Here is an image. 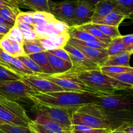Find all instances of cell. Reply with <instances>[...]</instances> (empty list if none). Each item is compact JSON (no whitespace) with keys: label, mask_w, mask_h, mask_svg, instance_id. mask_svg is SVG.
<instances>
[{"label":"cell","mask_w":133,"mask_h":133,"mask_svg":"<svg viewBox=\"0 0 133 133\" xmlns=\"http://www.w3.org/2000/svg\"><path fill=\"white\" fill-rule=\"evenodd\" d=\"M97 94L72 91H61L47 93L36 92L29 95V99L32 103H38L66 109H77L83 105L94 102Z\"/></svg>","instance_id":"1"},{"label":"cell","mask_w":133,"mask_h":133,"mask_svg":"<svg viewBox=\"0 0 133 133\" xmlns=\"http://www.w3.org/2000/svg\"><path fill=\"white\" fill-rule=\"evenodd\" d=\"M73 71L84 84L99 93L114 94L116 91L132 90L133 86L122 83L103 74L100 70L79 72Z\"/></svg>","instance_id":"2"},{"label":"cell","mask_w":133,"mask_h":133,"mask_svg":"<svg viewBox=\"0 0 133 133\" xmlns=\"http://www.w3.org/2000/svg\"><path fill=\"white\" fill-rule=\"evenodd\" d=\"M94 103L113 112H133V96L130 93L105 94L96 95Z\"/></svg>","instance_id":"3"},{"label":"cell","mask_w":133,"mask_h":133,"mask_svg":"<svg viewBox=\"0 0 133 133\" xmlns=\"http://www.w3.org/2000/svg\"><path fill=\"white\" fill-rule=\"evenodd\" d=\"M2 109L0 112V122L14 125L29 127L31 119L25 110L16 101L9 100L0 96Z\"/></svg>","instance_id":"4"},{"label":"cell","mask_w":133,"mask_h":133,"mask_svg":"<svg viewBox=\"0 0 133 133\" xmlns=\"http://www.w3.org/2000/svg\"><path fill=\"white\" fill-rule=\"evenodd\" d=\"M36 75L44 78L61 87L64 91L87 92L90 94H98L94 90L89 88L77 77L71 70L59 74H39Z\"/></svg>","instance_id":"5"},{"label":"cell","mask_w":133,"mask_h":133,"mask_svg":"<svg viewBox=\"0 0 133 133\" xmlns=\"http://www.w3.org/2000/svg\"><path fill=\"white\" fill-rule=\"evenodd\" d=\"M32 110L38 115H42L53 122L61 125L69 131H71V114L76 109L50 106L44 104L33 103Z\"/></svg>","instance_id":"6"},{"label":"cell","mask_w":133,"mask_h":133,"mask_svg":"<svg viewBox=\"0 0 133 133\" xmlns=\"http://www.w3.org/2000/svg\"><path fill=\"white\" fill-rule=\"evenodd\" d=\"M36 93L22 80L0 82V96L11 101L29 99V96Z\"/></svg>","instance_id":"7"},{"label":"cell","mask_w":133,"mask_h":133,"mask_svg":"<svg viewBox=\"0 0 133 133\" xmlns=\"http://www.w3.org/2000/svg\"><path fill=\"white\" fill-rule=\"evenodd\" d=\"M63 49L68 53L70 61L73 65L71 70L73 71L79 72L100 70L98 65L87 58L81 51L72 45L66 44Z\"/></svg>","instance_id":"8"},{"label":"cell","mask_w":133,"mask_h":133,"mask_svg":"<svg viewBox=\"0 0 133 133\" xmlns=\"http://www.w3.org/2000/svg\"><path fill=\"white\" fill-rule=\"evenodd\" d=\"M50 13L56 19L66 22L70 27L74 25L75 1H64L62 2H53L49 1Z\"/></svg>","instance_id":"9"},{"label":"cell","mask_w":133,"mask_h":133,"mask_svg":"<svg viewBox=\"0 0 133 133\" xmlns=\"http://www.w3.org/2000/svg\"><path fill=\"white\" fill-rule=\"evenodd\" d=\"M72 125H82L94 129L116 130L112 123L97 117L74 110L71 114Z\"/></svg>","instance_id":"10"},{"label":"cell","mask_w":133,"mask_h":133,"mask_svg":"<svg viewBox=\"0 0 133 133\" xmlns=\"http://www.w3.org/2000/svg\"><path fill=\"white\" fill-rule=\"evenodd\" d=\"M29 127L36 133H71L61 125L53 122L42 115H38L35 120H31Z\"/></svg>","instance_id":"11"},{"label":"cell","mask_w":133,"mask_h":133,"mask_svg":"<svg viewBox=\"0 0 133 133\" xmlns=\"http://www.w3.org/2000/svg\"><path fill=\"white\" fill-rule=\"evenodd\" d=\"M114 10H119L127 14L131 18L132 17V12L119 5L116 0H99L94 6V13L91 23H96L98 19Z\"/></svg>","instance_id":"12"},{"label":"cell","mask_w":133,"mask_h":133,"mask_svg":"<svg viewBox=\"0 0 133 133\" xmlns=\"http://www.w3.org/2000/svg\"><path fill=\"white\" fill-rule=\"evenodd\" d=\"M21 80L39 93L61 92L63 89L49 81L36 75H23Z\"/></svg>","instance_id":"13"},{"label":"cell","mask_w":133,"mask_h":133,"mask_svg":"<svg viewBox=\"0 0 133 133\" xmlns=\"http://www.w3.org/2000/svg\"><path fill=\"white\" fill-rule=\"evenodd\" d=\"M75 2L73 26H80L90 23L94 13V6L81 1H75Z\"/></svg>","instance_id":"14"},{"label":"cell","mask_w":133,"mask_h":133,"mask_svg":"<svg viewBox=\"0 0 133 133\" xmlns=\"http://www.w3.org/2000/svg\"><path fill=\"white\" fill-rule=\"evenodd\" d=\"M67 44H70V45L74 46V48L79 49L87 58L93 61L94 63L98 65L99 67L103 66L105 62L107 60L108 57H109L107 49H97V48L82 46V45L73 42L70 40H68Z\"/></svg>","instance_id":"15"},{"label":"cell","mask_w":133,"mask_h":133,"mask_svg":"<svg viewBox=\"0 0 133 133\" xmlns=\"http://www.w3.org/2000/svg\"><path fill=\"white\" fill-rule=\"evenodd\" d=\"M70 35L68 32H66L49 38L37 39L36 41L45 49V51H50L59 48H64L67 44Z\"/></svg>","instance_id":"16"},{"label":"cell","mask_w":133,"mask_h":133,"mask_svg":"<svg viewBox=\"0 0 133 133\" xmlns=\"http://www.w3.org/2000/svg\"><path fill=\"white\" fill-rule=\"evenodd\" d=\"M49 63L53 70V74H63L71 70L73 65L71 62H68L64 61L57 56L54 55L52 53H49L48 51H45Z\"/></svg>","instance_id":"17"},{"label":"cell","mask_w":133,"mask_h":133,"mask_svg":"<svg viewBox=\"0 0 133 133\" xmlns=\"http://www.w3.org/2000/svg\"><path fill=\"white\" fill-rule=\"evenodd\" d=\"M126 18H131V17L119 10H114L98 19L94 23L119 27L120 23Z\"/></svg>","instance_id":"18"},{"label":"cell","mask_w":133,"mask_h":133,"mask_svg":"<svg viewBox=\"0 0 133 133\" xmlns=\"http://www.w3.org/2000/svg\"><path fill=\"white\" fill-rule=\"evenodd\" d=\"M0 48L13 57L25 55L22 45L9 40L5 36L0 40Z\"/></svg>","instance_id":"19"},{"label":"cell","mask_w":133,"mask_h":133,"mask_svg":"<svg viewBox=\"0 0 133 133\" xmlns=\"http://www.w3.org/2000/svg\"><path fill=\"white\" fill-rule=\"evenodd\" d=\"M133 51H123L109 56L103 66H119L130 67L129 61Z\"/></svg>","instance_id":"20"},{"label":"cell","mask_w":133,"mask_h":133,"mask_svg":"<svg viewBox=\"0 0 133 133\" xmlns=\"http://www.w3.org/2000/svg\"><path fill=\"white\" fill-rule=\"evenodd\" d=\"M27 57H29L31 59L35 62H36L38 66L42 70L44 74H53V70H52L51 67L49 63L47 56L45 55V51L39 52L36 53H32L27 55Z\"/></svg>","instance_id":"21"},{"label":"cell","mask_w":133,"mask_h":133,"mask_svg":"<svg viewBox=\"0 0 133 133\" xmlns=\"http://www.w3.org/2000/svg\"><path fill=\"white\" fill-rule=\"evenodd\" d=\"M14 25L16 26L22 31L24 40L26 41H33L38 39L32 25L28 24L18 19H16Z\"/></svg>","instance_id":"22"},{"label":"cell","mask_w":133,"mask_h":133,"mask_svg":"<svg viewBox=\"0 0 133 133\" xmlns=\"http://www.w3.org/2000/svg\"><path fill=\"white\" fill-rule=\"evenodd\" d=\"M19 3L33 10L34 12L50 13L49 0H19Z\"/></svg>","instance_id":"23"},{"label":"cell","mask_w":133,"mask_h":133,"mask_svg":"<svg viewBox=\"0 0 133 133\" xmlns=\"http://www.w3.org/2000/svg\"><path fill=\"white\" fill-rule=\"evenodd\" d=\"M72 27H75L76 28L79 29L80 30L86 31L88 33L91 34L92 36L96 37V38L98 39L99 41L102 42L106 43V44H110V42L112 41V39L109 37L107 36L106 35H104L103 33L101 32L98 29L95 27L92 23H88V24L83 25L80 26H72Z\"/></svg>","instance_id":"24"},{"label":"cell","mask_w":133,"mask_h":133,"mask_svg":"<svg viewBox=\"0 0 133 133\" xmlns=\"http://www.w3.org/2000/svg\"><path fill=\"white\" fill-rule=\"evenodd\" d=\"M120 36L112 39L107 48V51L109 56L114 55L123 51H133L132 49H129L124 45L121 40Z\"/></svg>","instance_id":"25"},{"label":"cell","mask_w":133,"mask_h":133,"mask_svg":"<svg viewBox=\"0 0 133 133\" xmlns=\"http://www.w3.org/2000/svg\"><path fill=\"white\" fill-rule=\"evenodd\" d=\"M68 34L70 37L81 41H99L91 34L83 30L79 29L75 27H70Z\"/></svg>","instance_id":"26"},{"label":"cell","mask_w":133,"mask_h":133,"mask_svg":"<svg viewBox=\"0 0 133 133\" xmlns=\"http://www.w3.org/2000/svg\"><path fill=\"white\" fill-rule=\"evenodd\" d=\"M0 132L1 133H36L29 127L14 125L0 122Z\"/></svg>","instance_id":"27"},{"label":"cell","mask_w":133,"mask_h":133,"mask_svg":"<svg viewBox=\"0 0 133 133\" xmlns=\"http://www.w3.org/2000/svg\"><path fill=\"white\" fill-rule=\"evenodd\" d=\"M10 68L12 71L21 75H34L33 73L16 57H12L10 61Z\"/></svg>","instance_id":"28"},{"label":"cell","mask_w":133,"mask_h":133,"mask_svg":"<svg viewBox=\"0 0 133 133\" xmlns=\"http://www.w3.org/2000/svg\"><path fill=\"white\" fill-rule=\"evenodd\" d=\"M92 24L95 27L98 29L102 33L111 38L112 40L121 36L118 27L103 24H97V23H92Z\"/></svg>","instance_id":"29"},{"label":"cell","mask_w":133,"mask_h":133,"mask_svg":"<svg viewBox=\"0 0 133 133\" xmlns=\"http://www.w3.org/2000/svg\"><path fill=\"white\" fill-rule=\"evenodd\" d=\"M22 75L14 72L7 67L0 65V82L21 80Z\"/></svg>","instance_id":"30"},{"label":"cell","mask_w":133,"mask_h":133,"mask_svg":"<svg viewBox=\"0 0 133 133\" xmlns=\"http://www.w3.org/2000/svg\"><path fill=\"white\" fill-rule=\"evenodd\" d=\"M23 51L25 55L32 54V53H39V52L45 51V49L38 43L36 40L33 41H26L25 40L24 42L22 44Z\"/></svg>","instance_id":"31"},{"label":"cell","mask_w":133,"mask_h":133,"mask_svg":"<svg viewBox=\"0 0 133 133\" xmlns=\"http://www.w3.org/2000/svg\"><path fill=\"white\" fill-rule=\"evenodd\" d=\"M100 71L105 75L108 74H118L122 73L133 71L132 67H125L119 66H103L100 67Z\"/></svg>","instance_id":"32"},{"label":"cell","mask_w":133,"mask_h":133,"mask_svg":"<svg viewBox=\"0 0 133 133\" xmlns=\"http://www.w3.org/2000/svg\"><path fill=\"white\" fill-rule=\"evenodd\" d=\"M19 12L16 11L9 8H1L0 9V16L3 18L6 23L14 26L18 14Z\"/></svg>","instance_id":"33"},{"label":"cell","mask_w":133,"mask_h":133,"mask_svg":"<svg viewBox=\"0 0 133 133\" xmlns=\"http://www.w3.org/2000/svg\"><path fill=\"white\" fill-rule=\"evenodd\" d=\"M69 40L77 44L82 45V46L88 47V48H97V49H107L109 44L102 42L101 41H81L70 37Z\"/></svg>","instance_id":"34"},{"label":"cell","mask_w":133,"mask_h":133,"mask_svg":"<svg viewBox=\"0 0 133 133\" xmlns=\"http://www.w3.org/2000/svg\"><path fill=\"white\" fill-rule=\"evenodd\" d=\"M5 36L9 38V40L18 43L21 45H22L25 41L22 31L16 25L12 26L10 31H9V32L5 35Z\"/></svg>","instance_id":"35"},{"label":"cell","mask_w":133,"mask_h":133,"mask_svg":"<svg viewBox=\"0 0 133 133\" xmlns=\"http://www.w3.org/2000/svg\"><path fill=\"white\" fill-rule=\"evenodd\" d=\"M19 60H20L34 74V75H37L39 74H42L43 71L38 66L36 62H34L32 59L29 58V57H27V55H23L20 56V57H17Z\"/></svg>","instance_id":"36"},{"label":"cell","mask_w":133,"mask_h":133,"mask_svg":"<svg viewBox=\"0 0 133 133\" xmlns=\"http://www.w3.org/2000/svg\"><path fill=\"white\" fill-rule=\"evenodd\" d=\"M107 75L114 78L122 83L133 86V71L118 74H108Z\"/></svg>","instance_id":"37"},{"label":"cell","mask_w":133,"mask_h":133,"mask_svg":"<svg viewBox=\"0 0 133 133\" xmlns=\"http://www.w3.org/2000/svg\"><path fill=\"white\" fill-rule=\"evenodd\" d=\"M54 26L56 31L58 35L68 32L69 29H70V26L68 23L64 22H62V21L58 20L57 19L55 22Z\"/></svg>","instance_id":"38"},{"label":"cell","mask_w":133,"mask_h":133,"mask_svg":"<svg viewBox=\"0 0 133 133\" xmlns=\"http://www.w3.org/2000/svg\"><path fill=\"white\" fill-rule=\"evenodd\" d=\"M16 19L23 21V22L32 25V12H19L18 14Z\"/></svg>","instance_id":"39"},{"label":"cell","mask_w":133,"mask_h":133,"mask_svg":"<svg viewBox=\"0 0 133 133\" xmlns=\"http://www.w3.org/2000/svg\"><path fill=\"white\" fill-rule=\"evenodd\" d=\"M49 53H52L54 55L57 56V57H59V58H62V59L64 60V61H68V62H71L70 61V57L69 55L63 48H59V49H53V50L48 51Z\"/></svg>","instance_id":"40"},{"label":"cell","mask_w":133,"mask_h":133,"mask_svg":"<svg viewBox=\"0 0 133 133\" xmlns=\"http://www.w3.org/2000/svg\"><path fill=\"white\" fill-rule=\"evenodd\" d=\"M1 8H9L16 11L20 12L18 8V4L11 0H0V9Z\"/></svg>","instance_id":"41"},{"label":"cell","mask_w":133,"mask_h":133,"mask_svg":"<svg viewBox=\"0 0 133 133\" xmlns=\"http://www.w3.org/2000/svg\"><path fill=\"white\" fill-rule=\"evenodd\" d=\"M12 57H12L10 55H9V53L5 52V51H3L1 48H0V58H1V61L4 62V64L6 65V67L9 68V69H10V64ZM10 70H11V69H10Z\"/></svg>","instance_id":"42"},{"label":"cell","mask_w":133,"mask_h":133,"mask_svg":"<svg viewBox=\"0 0 133 133\" xmlns=\"http://www.w3.org/2000/svg\"><path fill=\"white\" fill-rule=\"evenodd\" d=\"M120 38L122 42L124 44V45H125L126 47H127V48H129V49L133 50V35L132 34H129V35H124V36L121 35Z\"/></svg>","instance_id":"43"},{"label":"cell","mask_w":133,"mask_h":133,"mask_svg":"<svg viewBox=\"0 0 133 133\" xmlns=\"http://www.w3.org/2000/svg\"><path fill=\"white\" fill-rule=\"evenodd\" d=\"M119 5L123 6L130 12H133V0H116Z\"/></svg>","instance_id":"44"},{"label":"cell","mask_w":133,"mask_h":133,"mask_svg":"<svg viewBox=\"0 0 133 133\" xmlns=\"http://www.w3.org/2000/svg\"><path fill=\"white\" fill-rule=\"evenodd\" d=\"M12 26L7 23H0V35L5 36L9 32Z\"/></svg>","instance_id":"45"},{"label":"cell","mask_w":133,"mask_h":133,"mask_svg":"<svg viewBox=\"0 0 133 133\" xmlns=\"http://www.w3.org/2000/svg\"><path fill=\"white\" fill-rule=\"evenodd\" d=\"M119 130H122L126 133H133V123L128 125L125 126V127H123Z\"/></svg>","instance_id":"46"},{"label":"cell","mask_w":133,"mask_h":133,"mask_svg":"<svg viewBox=\"0 0 133 133\" xmlns=\"http://www.w3.org/2000/svg\"><path fill=\"white\" fill-rule=\"evenodd\" d=\"M114 130L112 129H102L101 131H99V132H79V131H74V130H71V133H110Z\"/></svg>","instance_id":"47"},{"label":"cell","mask_w":133,"mask_h":133,"mask_svg":"<svg viewBox=\"0 0 133 133\" xmlns=\"http://www.w3.org/2000/svg\"><path fill=\"white\" fill-rule=\"evenodd\" d=\"M73 1H83V2L87 3L89 4L91 6H95V5H96L97 2H98L99 0H73Z\"/></svg>","instance_id":"48"},{"label":"cell","mask_w":133,"mask_h":133,"mask_svg":"<svg viewBox=\"0 0 133 133\" xmlns=\"http://www.w3.org/2000/svg\"><path fill=\"white\" fill-rule=\"evenodd\" d=\"M110 133H126V132H125L124 131H122V130L116 129V130H114V131H113L112 132H111Z\"/></svg>","instance_id":"49"},{"label":"cell","mask_w":133,"mask_h":133,"mask_svg":"<svg viewBox=\"0 0 133 133\" xmlns=\"http://www.w3.org/2000/svg\"><path fill=\"white\" fill-rule=\"evenodd\" d=\"M0 23H6V22H5V20L3 19V18H2V17L0 16ZM8 24V23H7Z\"/></svg>","instance_id":"50"},{"label":"cell","mask_w":133,"mask_h":133,"mask_svg":"<svg viewBox=\"0 0 133 133\" xmlns=\"http://www.w3.org/2000/svg\"><path fill=\"white\" fill-rule=\"evenodd\" d=\"M0 65H1V66H5V67H6V66L5 64H4V62H3L2 61H1V58H0Z\"/></svg>","instance_id":"51"},{"label":"cell","mask_w":133,"mask_h":133,"mask_svg":"<svg viewBox=\"0 0 133 133\" xmlns=\"http://www.w3.org/2000/svg\"><path fill=\"white\" fill-rule=\"evenodd\" d=\"M3 36H4V35H0V40H1V39L3 38Z\"/></svg>","instance_id":"52"},{"label":"cell","mask_w":133,"mask_h":133,"mask_svg":"<svg viewBox=\"0 0 133 133\" xmlns=\"http://www.w3.org/2000/svg\"><path fill=\"white\" fill-rule=\"evenodd\" d=\"M1 109H2V105H1V103H0V112H1Z\"/></svg>","instance_id":"53"},{"label":"cell","mask_w":133,"mask_h":133,"mask_svg":"<svg viewBox=\"0 0 133 133\" xmlns=\"http://www.w3.org/2000/svg\"><path fill=\"white\" fill-rule=\"evenodd\" d=\"M11 1H14V0H11ZM15 2H16V1H15Z\"/></svg>","instance_id":"54"},{"label":"cell","mask_w":133,"mask_h":133,"mask_svg":"<svg viewBox=\"0 0 133 133\" xmlns=\"http://www.w3.org/2000/svg\"><path fill=\"white\" fill-rule=\"evenodd\" d=\"M0 133H1V132H0Z\"/></svg>","instance_id":"55"}]
</instances>
